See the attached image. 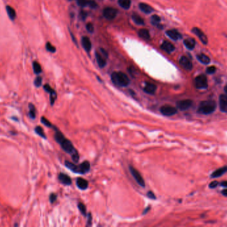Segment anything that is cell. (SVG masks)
<instances>
[{
    "instance_id": "1",
    "label": "cell",
    "mask_w": 227,
    "mask_h": 227,
    "mask_svg": "<svg viewBox=\"0 0 227 227\" xmlns=\"http://www.w3.org/2000/svg\"><path fill=\"white\" fill-rule=\"evenodd\" d=\"M111 79L116 85L127 87L130 84V79L126 74L121 71H115L111 75Z\"/></svg>"
},
{
    "instance_id": "2",
    "label": "cell",
    "mask_w": 227,
    "mask_h": 227,
    "mask_svg": "<svg viewBox=\"0 0 227 227\" xmlns=\"http://www.w3.org/2000/svg\"><path fill=\"white\" fill-rule=\"evenodd\" d=\"M216 109V103L214 101H203L200 103L197 112L202 115H210L214 112Z\"/></svg>"
},
{
    "instance_id": "3",
    "label": "cell",
    "mask_w": 227,
    "mask_h": 227,
    "mask_svg": "<svg viewBox=\"0 0 227 227\" xmlns=\"http://www.w3.org/2000/svg\"><path fill=\"white\" fill-rule=\"evenodd\" d=\"M194 83L198 89H205L208 87V81L205 75H199L195 77Z\"/></svg>"
},
{
    "instance_id": "4",
    "label": "cell",
    "mask_w": 227,
    "mask_h": 227,
    "mask_svg": "<svg viewBox=\"0 0 227 227\" xmlns=\"http://www.w3.org/2000/svg\"><path fill=\"white\" fill-rule=\"evenodd\" d=\"M129 168H130V173H131L133 177L134 178V179L136 180V181L137 182V184H138L140 187H144L145 181L143 179V177H142V176L141 175V174H140L138 170H137L136 168L133 167L132 166H130Z\"/></svg>"
},
{
    "instance_id": "5",
    "label": "cell",
    "mask_w": 227,
    "mask_h": 227,
    "mask_svg": "<svg viewBox=\"0 0 227 227\" xmlns=\"http://www.w3.org/2000/svg\"><path fill=\"white\" fill-rule=\"evenodd\" d=\"M160 112L165 116H173L177 113V109L173 106L165 105L160 108Z\"/></svg>"
},
{
    "instance_id": "6",
    "label": "cell",
    "mask_w": 227,
    "mask_h": 227,
    "mask_svg": "<svg viewBox=\"0 0 227 227\" xmlns=\"http://www.w3.org/2000/svg\"><path fill=\"white\" fill-rule=\"evenodd\" d=\"M59 144L61 145L62 149L67 153L71 154L74 150H75V149H74L71 141H69V139H67L66 138H64Z\"/></svg>"
},
{
    "instance_id": "7",
    "label": "cell",
    "mask_w": 227,
    "mask_h": 227,
    "mask_svg": "<svg viewBox=\"0 0 227 227\" xmlns=\"http://www.w3.org/2000/svg\"><path fill=\"white\" fill-rule=\"evenodd\" d=\"M118 10L113 7H106L103 11V16L106 19L112 20L116 17Z\"/></svg>"
},
{
    "instance_id": "8",
    "label": "cell",
    "mask_w": 227,
    "mask_h": 227,
    "mask_svg": "<svg viewBox=\"0 0 227 227\" xmlns=\"http://www.w3.org/2000/svg\"><path fill=\"white\" fill-rule=\"evenodd\" d=\"M177 108L181 111H185L189 109L193 105V101L190 99H184L177 102Z\"/></svg>"
},
{
    "instance_id": "9",
    "label": "cell",
    "mask_w": 227,
    "mask_h": 227,
    "mask_svg": "<svg viewBox=\"0 0 227 227\" xmlns=\"http://www.w3.org/2000/svg\"><path fill=\"white\" fill-rule=\"evenodd\" d=\"M193 33H194L199 38V40L201 41V42L204 44V45H207L208 43V38L206 36V35L202 32L201 29L198 28H194L192 29Z\"/></svg>"
},
{
    "instance_id": "10",
    "label": "cell",
    "mask_w": 227,
    "mask_h": 227,
    "mask_svg": "<svg viewBox=\"0 0 227 227\" xmlns=\"http://www.w3.org/2000/svg\"><path fill=\"white\" fill-rule=\"evenodd\" d=\"M179 63L182 67L187 71H191L193 69V64L189 59L185 56H182L179 59Z\"/></svg>"
},
{
    "instance_id": "11",
    "label": "cell",
    "mask_w": 227,
    "mask_h": 227,
    "mask_svg": "<svg viewBox=\"0 0 227 227\" xmlns=\"http://www.w3.org/2000/svg\"><path fill=\"white\" fill-rule=\"evenodd\" d=\"M219 107L221 111L227 113V95H221L219 97Z\"/></svg>"
},
{
    "instance_id": "12",
    "label": "cell",
    "mask_w": 227,
    "mask_h": 227,
    "mask_svg": "<svg viewBox=\"0 0 227 227\" xmlns=\"http://www.w3.org/2000/svg\"><path fill=\"white\" fill-rule=\"evenodd\" d=\"M166 35L171 40L177 41L182 38V35L179 31L175 29H170V30L166 31Z\"/></svg>"
},
{
    "instance_id": "13",
    "label": "cell",
    "mask_w": 227,
    "mask_h": 227,
    "mask_svg": "<svg viewBox=\"0 0 227 227\" xmlns=\"http://www.w3.org/2000/svg\"><path fill=\"white\" fill-rule=\"evenodd\" d=\"M161 48L162 49L163 51H165V52L169 53H172L175 49V46L173 45L172 43L169 42V41H163V43L161 44Z\"/></svg>"
},
{
    "instance_id": "14",
    "label": "cell",
    "mask_w": 227,
    "mask_h": 227,
    "mask_svg": "<svg viewBox=\"0 0 227 227\" xmlns=\"http://www.w3.org/2000/svg\"><path fill=\"white\" fill-rule=\"evenodd\" d=\"M157 87L155 85L151 83H146L145 87L144 88V91L148 94H154L156 91Z\"/></svg>"
},
{
    "instance_id": "15",
    "label": "cell",
    "mask_w": 227,
    "mask_h": 227,
    "mask_svg": "<svg viewBox=\"0 0 227 227\" xmlns=\"http://www.w3.org/2000/svg\"><path fill=\"white\" fill-rule=\"evenodd\" d=\"M58 178H59V181L61 183H62L63 185H70L72 183L71 177H70L69 175L64 174V173H60Z\"/></svg>"
},
{
    "instance_id": "16",
    "label": "cell",
    "mask_w": 227,
    "mask_h": 227,
    "mask_svg": "<svg viewBox=\"0 0 227 227\" xmlns=\"http://www.w3.org/2000/svg\"><path fill=\"white\" fill-rule=\"evenodd\" d=\"M227 172V167H223L221 168H219L218 169L214 170L213 173H212L211 175V177L212 179H215V178H218L221 177L222 175H223L224 173Z\"/></svg>"
},
{
    "instance_id": "17",
    "label": "cell",
    "mask_w": 227,
    "mask_h": 227,
    "mask_svg": "<svg viewBox=\"0 0 227 227\" xmlns=\"http://www.w3.org/2000/svg\"><path fill=\"white\" fill-rule=\"evenodd\" d=\"M76 186L81 190H85L88 187V182L83 178H78L76 180Z\"/></svg>"
},
{
    "instance_id": "18",
    "label": "cell",
    "mask_w": 227,
    "mask_h": 227,
    "mask_svg": "<svg viewBox=\"0 0 227 227\" xmlns=\"http://www.w3.org/2000/svg\"><path fill=\"white\" fill-rule=\"evenodd\" d=\"M139 8L142 12H144V13H146V14H149V13H151V12L153 11V7L149 6V5L145 4V3L139 4Z\"/></svg>"
},
{
    "instance_id": "19",
    "label": "cell",
    "mask_w": 227,
    "mask_h": 227,
    "mask_svg": "<svg viewBox=\"0 0 227 227\" xmlns=\"http://www.w3.org/2000/svg\"><path fill=\"white\" fill-rule=\"evenodd\" d=\"M82 45H83V47L84 50H85V51L88 52V51L91 50L92 43L90 39H89L88 37L84 36L82 38Z\"/></svg>"
},
{
    "instance_id": "20",
    "label": "cell",
    "mask_w": 227,
    "mask_h": 227,
    "mask_svg": "<svg viewBox=\"0 0 227 227\" xmlns=\"http://www.w3.org/2000/svg\"><path fill=\"white\" fill-rule=\"evenodd\" d=\"M95 56L99 67L101 68L104 67L106 65V61L105 57H104V55H102L98 52H96Z\"/></svg>"
},
{
    "instance_id": "21",
    "label": "cell",
    "mask_w": 227,
    "mask_h": 227,
    "mask_svg": "<svg viewBox=\"0 0 227 227\" xmlns=\"http://www.w3.org/2000/svg\"><path fill=\"white\" fill-rule=\"evenodd\" d=\"M79 166L80 174H84L89 171L90 168V165L88 161H84V162Z\"/></svg>"
},
{
    "instance_id": "22",
    "label": "cell",
    "mask_w": 227,
    "mask_h": 227,
    "mask_svg": "<svg viewBox=\"0 0 227 227\" xmlns=\"http://www.w3.org/2000/svg\"><path fill=\"white\" fill-rule=\"evenodd\" d=\"M6 9L7 11V13L8 15L9 18L11 19V21H14L17 18V13L15 9L10 6H7L6 7Z\"/></svg>"
},
{
    "instance_id": "23",
    "label": "cell",
    "mask_w": 227,
    "mask_h": 227,
    "mask_svg": "<svg viewBox=\"0 0 227 227\" xmlns=\"http://www.w3.org/2000/svg\"><path fill=\"white\" fill-rule=\"evenodd\" d=\"M183 43H184L185 47L190 50H193L195 47V44H196L195 40L193 38L186 39V40H185L184 41H183Z\"/></svg>"
},
{
    "instance_id": "24",
    "label": "cell",
    "mask_w": 227,
    "mask_h": 227,
    "mask_svg": "<svg viewBox=\"0 0 227 227\" xmlns=\"http://www.w3.org/2000/svg\"><path fill=\"white\" fill-rule=\"evenodd\" d=\"M197 58L200 62L202 63V64L208 65L209 63H210V62H211V59H210L207 55L203 54V53H201V54L197 55Z\"/></svg>"
},
{
    "instance_id": "25",
    "label": "cell",
    "mask_w": 227,
    "mask_h": 227,
    "mask_svg": "<svg viewBox=\"0 0 227 227\" xmlns=\"http://www.w3.org/2000/svg\"><path fill=\"white\" fill-rule=\"evenodd\" d=\"M65 165H66V167H68L70 170H71L72 172L75 173H80L78 165H76L75 164H74V163H72L71 162L68 161H65Z\"/></svg>"
},
{
    "instance_id": "26",
    "label": "cell",
    "mask_w": 227,
    "mask_h": 227,
    "mask_svg": "<svg viewBox=\"0 0 227 227\" xmlns=\"http://www.w3.org/2000/svg\"><path fill=\"white\" fill-rule=\"evenodd\" d=\"M138 35L141 38L146 40H148L150 39V35H149V31L146 29H141L140 30H139Z\"/></svg>"
},
{
    "instance_id": "27",
    "label": "cell",
    "mask_w": 227,
    "mask_h": 227,
    "mask_svg": "<svg viewBox=\"0 0 227 227\" xmlns=\"http://www.w3.org/2000/svg\"><path fill=\"white\" fill-rule=\"evenodd\" d=\"M54 129L55 130V139L56 140V141L58 143H60L65 137L64 136L63 134H62L59 130H58L56 127H54Z\"/></svg>"
},
{
    "instance_id": "28",
    "label": "cell",
    "mask_w": 227,
    "mask_h": 227,
    "mask_svg": "<svg viewBox=\"0 0 227 227\" xmlns=\"http://www.w3.org/2000/svg\"><path fill=\"white\" fill-rule=\"evenodd\" d=\"M118 4L122 8L128 9L131 6V0H118Z\"/></svg>"
},
{
    "instance_id": "29",
    "label": "cell",
    "mask_w": 227,
    "mask_h": 227,
    "mask_svg": "<svg viewBox=\"0 0 227 227\" xmlns=\"http://www.w3.org/2000/svg\"><path fill=\"white\" fill-rule=\"evenodd\" d=\"M29 115L31 119H35L36 118V108L35 105L32 103H29Z\"/></svg>"
},
{
    "instance_id": "30",
    "label": "cell",
    "mask_w": 227,
    "mask_h": 227,
    "mask_svg": "<svg viewBox=\"0 0 227 227\" xmlns=\"http://www.w3.org/2000/svg\"><path fill=\"white\" fill-rule=\"evenodd\" d=\"M33 69L36 75L40 74V73L42 72L41 66V65L37 62H33Z\"/></svg>"
},
{
    "instance_id": "31",
    "label": "cell",
    "mask_w": 227,
    "mask_h": 227,
    "mask_svg": "<svg viewBox=\"0 0 227 227\" xmlns=\"http://www.w3.org/2000/svg\"><path fill=\"white\" fill-rule=\"evenodd\" d=\"M132 19L135 23H136L137 25H144V21L141 17H139L137 15H133L132 16Z\"/></svg>"
},
{
    "instance_id": "32",
    "label": "cell",
    "mask_w": 227,
    "mask_h": 227,
    "mask_svg": "<svg viewBox=\"0 0 227 227\" xmlns=\"http://www.w3.org/2000/svg\"><path fill=\"white\" fill-rule=\"evenodd\" d=\"M160 21H161V18H159L158 16H157V15H153V16H151V23L153 24V25L158 27L159 23H160Z\"/></svg>"
},
{
    "instance_id": "33",
    "label": "cell",
    "mask_w": 227,
    "mask_h": 227,
    "mask_svg": "<svg viewBox=\"0 0 227 227\" xmlns=\"http://www.w3.org/2000/svg\"><path fill=\"white\" fill-rule=\"evenodd\" d=\"M35 133H37L38 135H39L41 136V137L44 138V139L47 138V137H46L45 134L44 133V131H43V128L41 127H40V126H37V127H36L35 128Z\"/></svg>"
},
{
    "instance_id": "34",
    "label": "cell",
    "mask_w": 227,
    "mask_h": 227,
    "mask_svg": "<svg viewBox=\"0 0 227 227\" xmlns=\"http://www.w3.org/2000/svg\"><path fill=\"white\" fill-rule=\"evenodd\" d=\"M45 48L47 51H49V52L50 53H55L56 51V48H55L54 46H53L51 43L50 42H47L45 45Z\"/></svg>"
},
{
    "instance_id": "35",
    "label": "cell",
    "mask_w": 227,
    "mask_h": 227,
    "mask_svg": "<svg viewBox=\"0 0 227 227\" xmlns=\"http://www.w3.org/2000/svg\"><path fill=\"white\" fill-rule=\"evenodd\" d=\"M41 123L44 124V125L47 127H53V125L51 124V123L44 117H42L41 118Z\"/></svg>"
},
{
    "instance_id": "36",
    "label": "cell",
    "mask_w": 227,
    "mask_h": 227,
    "mask_svg": "<svg viewBox=\"0 0 227 227\" xmlns=\"http://www.w3.org/2000/svg\"><path fill=\"white\" fill-rule=\"evenodd\" d=\"M72 156V159L74 161V163H78L79 161V155L78 151H77L76 149L74 150L73 152H72L71 154Z\"/></svg>"
},
{
    "instance_id": "37",
    "label": "cell",
    "mask_w": 227,
    "mask_h": 227,
    "mask_svg": "<svg viewBox=\"0 0 227 227\" xmlns=\"http://www.w3.org/2000/svg\"><path fill=\"white\" fill-rule=\"evenodd\" d=\"M78 209L80 210V211H81V212L83 214V215L84 216L86 215V209L85 205H84L83 203H82V202H79L78 204Z\"/></svg>"
},
{
    "instance_id": "38",
    "label": "cell",
    "mask_w": 227,
    "mask_h": 227,
    "mask_svg": "<svg viewBox=\"0 0 227 227\" xmlns=\"http://www.w3.org/2000/svg\"><path fill=\"white\" fill-rule=\"evenodd\" d=\"M43 79L41 76H37L34 81V85L36 87H40L42 85Z\"/></svg>"
},
{
    "instance_id": "39",
    "label": "cell",
    "mask_w": 227,
    "mask_h": 227,
    "mask_svg": "<svg viewBox=\"0 0 227 227\" xmlns=\"http://www.w3.org/2000/svg\"><path fill=\"white\" fill-rule=\"evenodd\" d=\"M76 3L80 7H85L88 6V0H76Z\"/></svg>"
},
{
    "instance_id": "40",
    "label": "cell",
    "mask_w": 227,
    "mask_h": 227,
    "mask_svg": "<svg viewBox=\"0 0 227 227\" xmlns=\"http://www.w3.org/2000/svg\"><path fill=\"white\" fill-rule=\"evenodd\" d=\"M216 68L214 67V66H210L207 69H206V72L208 73V74H213L216 72Z\"/></svg>"
},
{
    "instance_id": "41",
    "label": "cell",
    "mask_w": 227,
    "mask_h": 227,
    "mask_svg": "<svg viewBox=\"0 0 227 227\" xmlns=\"http://www.w3.org/2000/svg\"><path fill=\"white\" fill-rule=\"evenodd\" d=\"M88 6L92 9H96L98 5L96 3V1H93V0H88Z\"/></svg>"
},
{
    "instance_id": "42",
    "label": "cell",
    "mask_w": 227,
    "mask_h": 227,
    "mask_svg": "<svg viewBox=\"0 0 227 227\" xmlns=\"http://www.w3.org/2000/svg\"><path fill=\"white\" fill-rule=\"evenodd\" d=\"M43 89H44V90H45V91L46 92L49 93V94H50V93H52L53 91H55V90L53 89V88H52L51 87H50L49 85H48V84H45V85H44V86H43Z\"/></svg>"
},
{
    "instance_id": "43",
    "label": "cell",
    "mask_w": 227,
    "mask_h": 227,
    "mask_svg": "<svg viewBox=\"0 0 227 227\" xmlns=\"http://www.w3.org/2000/svg\"><path fill=\"white\" fill-rule=\"evenodd\" d=\"M86 29H87V31H88V32H90V33L94 32V26L91 23H87V25H86Z\"/></svg>"
},
{
    "instance_id": "44",
    "label": "cell",
    "mask_w": 227,
    "mask_h": 227,
    "mask_svg": "<svg viewBox=\"0 0 227 227\" xmlns=\"http://www.w3.org/2000/svg\"><path fill=\"white\" fill-rule=\"evenodd\" d=\"M219 185V182L218 181L214 180V181H212L211 183H210L209 187L210 189H214V188H216Z\"/></svg>"
},
{
    "instance_id": "45",
    "label": "cell",
    "mask_w": 227,
    "mask_h": 227,
    "mask_svg": "<svg viewBox=\"0 0 227 227\" xmlns=\"http://www.w3.org/2000/svg\"><path fill=\"white\" fill-rule=\"evenodd\" d=\"M57 199V196L56 194H54V193L50 194V197H49V200H50V202H51V203H53V202H55V201H56Z\"/></svg>"
},
{
    "instance_id": "46",
    "label": "cell",
    "mask_w": 227,
    "mask_h": 227,
    "mask_svg": "<svg viewBox=\"0 0 227 227\" xmlns=\"http://www.w3.org/2000/svg\"><path fill=\"white\" fill-rule=\"evenodd\" d=\"M86 16H87V13L84 11H81V12H80V18L83 19V20H84V19H86Z\"/></svg>"
},
{
    "instance_id": "47",
    "label": "cell",
    "mask_w": 227,
    "mask_h": 227,
    "mask_svg": "<svg viewBox=\"0 0 227 227\" xmlns=\"http://www.w3.org/2000/svg\"><path fill=\"white\" fill-rule=\"evenodd\" d=\"M147 196H148L149 199H156V195L154 194V193L152 191H149L147 194Z\"/></svg>"
},
{
    "instance_id": "48",
    "label": "cell",
    "mask_w": 227,
    "mask_h": 227,
    "mask_svg": "<svg viewBox=\"0 0 227 227\" xmlns=\"http://www.w3.org/2000/svg\"><path fill=\"white\" fill-rule=\"evenodd\" d=\"M100 51H101V52H102V54H103V55L104 56V57L106 58V57H108V53L107 52H106V51L104 50V49H102V48H101L100 49Z\"/></svg>"
},
{
    "instance_id": "49",
    "label": "cell",
    "mask_w": 227,
    "mask_h": 227,
    "mask_svg": "<svg viewBox=\"0 0 227 227\" xmlns=\"http://www.w3.org/2000/svg\"><path fill=\"white\" fill-rule=\"evenodd\" d=\"M88 225H90L91 224V222H92V216L90 213H88Z\"/></svg>"
},
{
    "instance_id": "50",
    "label": "cell",
    "mask_w": 227,
    "mask_h": 227,
    "mask_svg": "<svg viewBox=\"0 0 227 227\" xmlns=\"http://www.w3.org/2000/svg\"><path fill=\"white\" fill-rule=\"evenodd\" d=\"M221 186L227 188V181H223L221 182Z\"/></svg>"
},
{
    "instance_id": "51",
    "label": "cell",
    "mask_w": 227,
    "mask_h": 227,
    "mask_svg": "<svg viewBox=\"0 0 227 227\" xmlns=\"http://www.w3.org/2000/svg\"><path fill=\"white\" fill-rule=\"evenodd\" d=\"M222 194H223L224 197H227V188L222 191Z\"/></svg>"
},
{
    "instance_id": "52",
    "label": "cell",
    "mask_w": 227,
    "mask_h": 227,
    "mask_svg": "<svg viewBox=\"0 0 227 227\" xmlns=\"http://www.w3.org/2000/svg\"><path fill=\"white\" fill-rule=\"evenodd\" d=\"M224 92H225V93H226V95H227V85H226L225 87H224Z\"/></svg>"
},
{
    "instance_id": "53",
    "label": "cell",
    "mask_w": 227,
    "mask_h": 227,
    "mask_svg": "<svg viewBox=\"0 0 227 227\" xmlns=\"http://www.w3.org/2000/svg\"><path fill=\"white\" fill-rule=\"evenodd\" d=\"M69 1H72V0H69Z\"/></svg>"
}]
</instances>
